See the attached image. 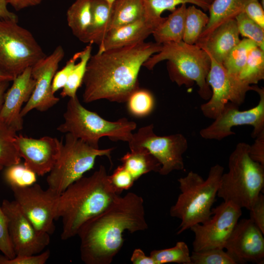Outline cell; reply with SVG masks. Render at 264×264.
Returning <instances> with one entry per match:
<instances>
[{"mask_svg":"<svg viewBox=\"0 0 264 264\" xmlns=\"http://www.w3.org/2000/svg\"><path fill=\"white\" fill-rule=\"evenodd\" d=\"M161 47L155 42H142L91 55L83 82V102L106 99L126 102L140 88L138 77L141 67Z\"/></svg>","mask_w":264,"mask_h":264,"instance_id":"6da1fadb","label":"cell"},{"mask_svg":"<svg viewBox=\"0 0 264 264\" xmlns=\"http://www.w3.org/2000/svg\"><path fill=\"white\" fill-rule=\"evenodd\" d=\"M148 228L142 197L133 192L118 196L79 229L81 259L86 264H110L123 245L125 231L133 233Z\"/></svg>","mask_w":264,"mask_h":264,"instance_id":"7a4b0ae2","label":"cell"},{"mask_svg":"<svg viewBox=\"0 0 264 264\" xmlns=\"http://www.w3.org/2000/svg\"><path fill=\"white\" fill-rule=\"evenodd\" d=\"M118 194L103 165L90 176L71 184L60 195L56 207L55 220L62 221L61 239L77 235L81 226L104 211Z\"/></svg>","mask_w":264,"mask_h":264,"instance_id":"3957f363","label":"cell"},{"mask_svg":"<svg viewBox=\"0 0 264 264\" xmlns=\"http://www.w3.org/2000/svg\"><path fill=\"white\" fill-rule=\"evenodd\" d=\"M223 173L224 167L217 164L210 168L205 179L193 171L177 179L180 193L170 210L171 217L181 220L177 235L211 217L212 207Z\"/></svg>","mask_w":264,"mask_h":264,"instance_id":"277c9868","label":"cell"},{"mask_svg":"<svg viewBox=\"0 0 264 264\" xmlns=\"http://www.w3.org/2000/svg\"><path fill=\"white\" fill-rule=\"evenodd\" d=\"M164 60L168 61L167 70L172 82L179 87L184 85L187 88L196 83L200 97L204 100L209 99L212 92L207 78L211 60L205 50L183 41L165 44L143 66L152 70L158 63Z\"/></svg>","mask_w":264,"mask_h":264,"instance_id":"5b68a950","label":"cell"},{"mask_svg":"<svg viewBox=\"0 0 264 264\" xmlns=\"http://www.w3.org/2000/svg\"><path fill=\"white\" fill-rule=\"evenodd\" d=\"M249 144H237L230 154L228 172L222 174L217 196L249 210L264 186V166L253 160Z\"/></svg>","mask_w":264,"mask_h":264,"instance_id":"8992f818","label":"cell"},{"mask_svg":"<svg viewBox=\"0 0 264 264\" xmlns=\"http://www.w3.org/2000/svg\"><path fill=\"white\" fill-rule=\"evenodd\" d=\"M63 118L64 121L57 131L70 133L95 148H99V141L105 136L112 141L129 142L137 126L135 122L124 117L116 121L104 119L85 108L77 96L69 98Z\"/></svg>","mask_w":264,"mask_h":264,"instance_id":"52a82bcc","label":"cell"},{"mask_svg":"<svg viewBox=\"0 0 264 264\" xmlns=\"http://www.w3.org/2000/svg\"><path fill=\"white\" fill-rule=\"evenodd\" d=\"M114 148H95L66 133L59 157L46 177L48 188L60 195L71 184L93 168L98 156H105L111 163Z\"/></svg>","mask_w":264,"mask_h":264,"instance_id":"ba28073f","label":"cell"},{"mask_svg":"<svg viewBox=\"0 0 264 264\" xmlns=\"http://www.w3.org/2000/svg\"><path fill=\"white\" fill-rule=\"evenodd\" d=\"M18 22L0 19V69L14 78L46 55Z\"/></svg>","mask_w":264,"mask_h":264,"instance_id":"9c48e42d","label":"cell"},{"mask_svg":"<svg viewBox=\"0 0 264 264\" xmlns=\"http://www.w3.org/2000/svg\"><path fill=\"white\" fill-rule=\"evenodd\" d=\"M154 125L142 127L132 133L128 142L130 150L138 148L147 149L160 163L159 174L166 176L174 171L184 170L183 154L188 147L184 135L176 133L159 136L154 131Z\"/></svg>","mask_w":264,"mask_h":264,"instance_id":"30bf717a","label":"cell"},{"mask_svg":"<svg viewBox=\"0 0 264 264\" xmlns=\"http://www.w3.org/2000/svg\"><path fill=\"white\" fill-rule=\"evenodd\" d=\"M206 52L211 60L207 81L212 93L208 101L201 105L200 110L206 117L214 119L228 102L238 106L242 105L246 92L255 91L256 86H251L230 74L221 63Z\"/></svg>","mask_w":264,"mask_h":264,"instance_id":"8fae6325","label":"cell"},{"mask_svg":"<svg viewBox=\"0 0 264 264\" xmlns=\"http://www.w3.org/2000/svg\"><path fill=\"white\" fill-rule=\"evenodd\" d=\"M209 220L190 229L194 234L193 251L222 248L242 215V208L231 202L223 201L212 208Z\"/></svg>","mask_w":264,"mask_h":264,"instance_id":"7c38bea8","label":"cell"},{"mask_svg":"<svg viewBox=\"0 0 264 264\" xmlns=\"http://www.w3.org/2000/svg\"><path fill=\"white\" fill-rule=\"evenodd\" d=\"M255 91L260 96L256 106L240 110L239 106L228 102L214 122L200 131L201 137L206 139L221 140L235 134L232 131L233 127L242 125L253 127L251 136L253 138L264 132V89L256 86Z\"/></svg>","mask_w":264,"mask_h":264,"instance_id":"4fadbf2b","label":"cell"},{"mask_svg":"<svg viewBox=\"0 0 264 264\" xmlns=\"http://www.w3.org/2000/svg\"><path fill=\"white\" fill-rule=\"evenodd\" d=\"M11 189L15 200L36 229L41 233L53 234L60 195L49 188L44 190L36 183L29 186Z\"/></svg>","mask_w":264,"mask_h":264,"instance_id":"5bb4252c","label":"cell"},{"mask_svg":"<svg viewBox=\"0 0 264 264\" xmlns=\"http://www.w3.org/2000/svg\"><path fill=\"white\" fill-rule=\"evenodd\" d=\"M1 205L7 219L9 235L16 256L43 252L50 243V235L38 231L15 200L4 199Z\"/></svg>","mask_w":264,"mask_h":264,"instance_id":"9a60e30c","label":"cell"},{"mask_svg":"<svg viewBox=\"0 0 264 264\" xmlns=\"http://www.w3.org/2000/svg\"><path fill=\"white\" fill-rule=\"evenodd\" d=\"M65 54L63 47L59 45L49 56L31 67V76L36 84L30 98L22 109V117L33 110L45 111L59 102L60 98L52 91V83Z\"/></svg>","mask_w":264,"mask_h":264,"instance_id":"2e32d148","label":"cell"},{"mask_svg":"<svg viewBox=\"0 0 264 264\" xmlns=\"http://www.w3.org/2000/svg\"><path fill=\"white\" fill-rule=\"evenodd\" d=\"M15 142L21 157L24 159L23 164L37 175L43 176L49 173L56 163L63 140L49 136L34 138L19 134Z\"/></svg>","mask_w":264,"mask_h":264,"instance_id":"e0dca14e","label":"cell"},{"mask_svg":"<svg viewBox=\"0 0 264 264\" xmlns=\"http://www.w3.org/2000/svg\"><path fill=\"white\" fill-rule=\"evenodd\" d=\"M264 234L249 219L238 221L224 248L239 264L247 262L259 264L264 261Z\"/></svg>","mask_w":264,"mask_h":264,"instance_id":"ac0fdd59","label":"cell"},{"mask_svg":"<svg viewBox=\"0 0 264 264\" xmlns=\"http://www.w3.org/2000/svg\"><path fill=\"white\" fill-rule=\"evenodd\" d=\"M12 81L4 95L0 110V121L18 132L23 128L22 106L29 100L36 84L31 76V67L26 68Z\"/></svg>","mask_w":264,"mask_h":264,"instance_id":"d6986e66","label":"cell"},{"mask_svg":"<svg viewBox=\"0 0 264 264\" xmlns=\"http://www.w3.org/2000/svg\"><path fill=\"white\" fill-rule=\"evenodd\" d=\"M156 27L144 17L132 22L110 29L99 46L97 53L144 42Z\"/></svg>","mask_w":264,"mask_h":264,"instance_id":"ffe728a7","label":"cell"},{"mask_svg":"<svg viewBox=\"0 0 264 264\" xmlns=\"http://www.w3.org/2000/svg\"><path fill=\"white\" fill-rule=\"evenodd\" d=\"M240 41L234 19L220 25L205 42L198 46L206 51L217 62L222 64L229 53Z\"/></svg>","mask_w":264,"mask_h":264,"instance_id":"44dd1931","label":"cell"},{"mask_svg":"<svg viewBox=\"0 0 264 264\" xmlns=\"http://www.w3.org/2000/svg\"><path fill=\"white\" fill-rule=\"evenodd\" d=\"M251 0H214L208 9L209 22L195 44H202L217 27L228 20L234 19L243 12L245 6Z\"/></svg>","mask_w":264,"mask_h":264,"instance_id":"7402d4cb","label":"cell"},{"mask_svg":"<svg viewBox=\"0 0 264 264\" xmlns=\"http://www.w3.org/2000/svg\"><path fill=\"white\" fill-rule=\"evenodd\" d=\"M186 4H182L154 30L155 42L160 44L182 41L186 12Z\"/></svg>","mask_w":264,"mask_h":264,"instance_id":"603a6c76","label":"cell"},{"mask_svg":"<svg viewBox=\"0 0 264 264\" xmlns=\"http://www.w3.org/2000/svg\"><path fill=\"white\" fill-rule=\"evenodd\" d=\"M130 151L120 158V161L135 181L150 172L159 173L161 164L147 149L138 148Z\"/></svg>","mask_w":264,"mask_h":264,"instance_id":"cb8c5ba5","label":"cell"},{"mask_svg":"<svg viewBox=\"0 0 264 264\" xmlns=\"http://www.w3.org/2000/svg\"><path fill=\"white\" fill-rule=\"evenodd\" d=\"M91 20L87 43L99 46L110 29L111 7L104 0H91Z\"/></svg>","mask_w":264,"mask_h":264,"instance_id":"d4e9b609","label":"cell"},{"mask_svg":"<svg viewBox=\"0 0 264 264\" xmlns=\"http://www.w3.org/2000/svg\"><path fill=\"white\" fill-rule=\"evenodd\" d=\"M91 0H76L66 12L68 27L81 42L87 43L91 20Z\"/></svg>","mask_w":264,"mask_h":264,"instance_id":"484cf974","label":"cell"},{"mask_svg":"<svg viewBox=\"0 0 264 264\" xmlns=\"http://www.w3.org/2000/svg\"><path fill=\"white\" fill-rule=\"evenodd\" d=\"M144 17L157 26L165 19L161 14L166 10L173 11L176 6L190 3L197 5L204 11L208 10L210 4L203 0H142Z\"/></svg>","mask_w":264,"mask_h":264,"instance_id":"4316f807","label":"cell"},{"mask_svg":"<svg viewBox=\"0 0 264 264\" xmlns=\"http://www.w3.org/2000/svg\"><path fill=\"white\" fill-rule=\"evenodd\" d=\"M144 17L142 0H115L111 7L110 29Z\"/></svg>","mask_w":264,"mask_h":264,"instance_id":"83f0119b","label":"cell"},{"mask_svg":"<svg viewBox=\"0 0 264 264\" xmlns=\"http://www.w3.org/2000/svg\"><path fill=\"white\" fill-rule=\"evenodd\" d=\"M209 16L195 5L187 7L182 41L195 44L209 22Z\"/></svg>","mask_w":264,"mask_h":264,"instance_id":"f1b7e54d","label":"cell"},{"mask_svg":"<svg viewBox=\"0 0 264 264\" xmlns=\"http://www.w3.org/2000/svg\"><path fill=\"white\" fill-rule=\"evenodd\" d=\"M92 44H89L78 52L79 59L71 71L67 82L60 94L62 97L73 98L77 96L78 88L83 84L88 61L91 56Z\"/></svg>","mask_w":264,"mask_h":264,"instance_id":"f546056e","label":"cell"},{"mask_svg":"<svg viewBox=\"0 0 264 264\" xmlns=\"http://www.w3.org/2000/svg\"><path fill=\"white\" fill-rule=\"evenodd\" d=\"M17 132L0 121V165L6 167L21 163L15 144Z\"/></svg>","mask_w":264,"mask_h":264,"instance_id":"4dcf8cb0","label":"cell"},{"mask_svg":"<svg viewBox=\"0 0 264 264\" xmlns=\"http://www.w3.org/2000/svg\"><path fill=\"white\" fill-rule=\"evenodd\" d=\"M256 46L253 41L243 38L231 50L222 64L230 74L239 78L250 51Z\"/></svg>","mask_w":264,"mask_h":264,"instance_id":"1f68e13d","label":"cell"},{"mask_svg":"<svg viewBox=\"0 0 264 264\" xmlns=\"http://www.w3.org/2000/svg\"><path fill=\"white\" fill-rule=\"evenodd\" d=\"M239 78L249 85L264 79V50L256 46L250 51Z\"/></svg>","mask_w":264,"mask_h":264,"instance_id":"d6a6232c","label":"cell"},{"mask_svg":"<svg viewBox=\"0 0 264 264\" xmlns=\"http://www.w3.org/2000/svg\"><path fill=\"white\" fill-rule=\"evenodd\" d=\"M150 256L154 260L156 264L170 263L191 264L189 249L184 242H178L174 246L171 248L152 250Z\"/></svg>","mask_w":264,"mask_h":264,"instance_id":"836d02e7","label":"cell"},{"mask_svg":"<svg viewBox=\"0 0 264 264\" xmlns=\"http://www.w3.org/2000/svg\"><path fill=\"white\" fill-rule=\"evenodd\" d=\"M129 113L136 117H143L149 115L154 107V99L148 90L139 88L129 97L127 101Z\"/></svg>","mask_w":264,"mask_h":264,"instance_id":"e575fe53","label":"cell"},{"mask_svg":"<svg viewBox=\"0 0 264 264\" xmlns=\"http://www.w3.org/2000/svg\"><path fill=\"white\" fill-rule=\"evenodd\" d=\"M4 179L11 187L31 186L36 183L37 175L21 163L5 167Z\"/></svg>","mask_w":264,"mask_h":264,"instance_id":"d590c367","label":"cell"},{"mask_svg":"<svg viewBox=\"0 0 264 264\" xmlns=\"http://www.w3.org/2000/svg\"><path fill=\"white\" fill-rule=\"evenodd\" d=\"M222 248H214L193 251L191 264H237L238 260Z\"/></svg>","mask_w":264,"mask_h":264,"instance_id":"8d00e7d4","label":"cell"},{"mask_svg":"<svg viewBox=\"0 0 264 264\" xmlns=\"http://www.w3.org/2000/svg\"><path fill=\"white\" fill-rule=\"evenodd\" d=\"M240 35L256 44L264 50V28L242 12L235 18Z\"/></svg>","mask_w":264,"mask_h":264,"instance_id":"74e56055","label":"cell"},{"mask_svg":"<svg viewBox=\"0 0 264 264\" xmlns=\"http://www.w3.org/2000/svg\"><path fill=\"white\" fill-rule=\"evenodd\" d=\"M50 256L49 249L37 254L16 256L13 258L0 255V264H44Z\"/></svg>","mask_w":264,"mask_h":264,"instance_id":"f35d334b","label":"cell"},{"mask_svg":"<svg viewBox=\"0 0 264 264\" xmlns=\"http://www.w3.org/2000/svg\"><path fill=\"white\" fill-rule=\"evenodd\" d=\"M109 178L118 194L129 189L135 181L130 172L122 165L115 169L112 175L109 176Z\"/></svg>","mask_w":264,"mask_h":264,"instance_id":"ab89813d","label":"cell"},{"mask_svg":"<svg viewBox=\"0 0 264 264\" xmlns=\"http://www.w3.org/2000/svg\"><path fill=\"white\" fill-rule=\"evenodd\" d=\"M0 251L8 258L16 256L8 229L7 218L0 204Z\"/></svg>","mask_w":264,"mask_h":264,"instance_id":"60d3db41","label":"cell"},{"mask_svg":"<svg viewBox=\"0 0 264 264\" xmlns=\"http://www.w3.org/2000/svg\"><path fill=\"white\" fill-rule=\"evenodd\" d=\"M78 58V52L66 62L62 69L56 72L52 83V91L54 94L64 88Z\"/></svg>","mask_w":264,"mask_h":264,"instance_id":"b9f144b4","label":"cell"},{"mask_svg":"<svg viewBox=\"0 0 264 264\" xmlns=\"http://www.w3.org/2000/svg\"><path fill=\"white\" fill-rule=\"evenodd\" d=\"M250 219L264 234V196L260 194L249 210Z\"/></svg>","mask_w":264,"mask_h":264,"instance_id":"7bdbcfd3","label":"cell"},{"mask_svg":"<svg viewBox=\"0 0 264 264\" xmlns=\"http://www.w3.org/2000/svg\"><path fill=\"white\" fill-rule=\"evenodd\" d=\"M243 12L251 19L264 28V11L259 0H252L245 6Z\"/></svg>","mask_w":264,"mask_h":264,"instance_id":"ee69618b","label":"cell"},{"mask_svg":"<svg viewBox=\"0 0 264 264\" xmlns=\"http://www.w3.org/2000/svg\"><path fill=\"white\" fill-rule=\"evenodd\" d=\"M255 138L253 144L249 145V156L253 160L264 166V132Z\"/></svg>","mask_w":264,"mask_h":264,"instance_id":"f6af8a7d","label":"cell"},{"mask_svg":"<svg viewBox=\"0 0 264 264\" xmlns=\"http://www.w3.org/2000/svg\"><path fill=\"white\" fill-rule=\"evenodd\" d=\"M130 259L133 264H156L154 260L150 256L146 255L140 248L133 250Z\"/></svg>","mask_w":264,"mask_h":264,"instance_id":"bcb514c9","label":"cell"},{"mask_svg":"<svg viewBox=\"0 0 264 264\" xmlns=\"http://www.w3.org/2000/svg\"><path fill=\"white\" fill-rule=\"evenodd\" d=\"M43 0H7L16 11H19L25 8L34 6L40 4Z\"/></svg>","mask_w":264,"mask_h":264,"instance_id":"7dc6e473","label":"cell"},{"mask_svg":"<svg viewBox=\"0 0 264 264\" xmlns=\"http://www.w3.org/2000/svg\"><path fill=\"white\" fill-rule=\"evenodd\" d=\"M7 0H0V19L18 22V17L7 8Z\"/></svg>","mask_w":264,"mask_h":264,"instance_id":"c3c4849f","label":"cell"},{"mask_svg":"<svg viewBox=\"0 0 264 264\" xmlns=\"http://www.w3.org/2000/svg\"><path fill=\"white\" fill-rule=\"evenodd\" d=\"M9 81H0V110H1L5 94L9 88Z\"/></svg>","mask_w":264,"mask_h":264,"instance_id":"681fc988","label":"cell"},{"mask_svg":"<svg viewBox=\"0 0 264 264\" xmlns=\"http://www.w3.org/2000/svg\"><path fill=\"white\" fill-rule=\"evenodd\" d=\"M14 78L10 75L4 73L0 69V81H12Z\"/></svg>","mask_w":264,"mask_h":264,"instance_id":"f907efd6","label":"cell"},{"mask_svg":"<svg viewBox=\"0 0 264 264\" xmlns=\"http://www.w3.org/2000/svg\"><path fill=\"white\" fill-rule=\"evenodd\" d=\"M105 0L109 5V6L111 7L112 4H113V2L115 1V0Z\"/></svg>","mask_w":264,"mask_h":264,"instance_id":"816d5d0a","label":"cell"},{"mask_svg":"<svg viewBox=\"0 0 264 264\" xmlns=\"http://www.w3.org/2000/svg\"><path fill=\"white\" fill-rule=\"evenodd\" d=\"M203 0L206 2L207 3H208V4L210 5L214 0Z\"/></svg>","mask_w":264,"mask_h":264,"instance_id":"f5cc1de1","label":"cell"},{"mask_svg":"<svg viewBox=\"0 0 264 264\" xmlns=\"http://www.w3.org/2000/svg\"><path fill=\"white\" fill-rule=\"evenodd\" d=\"M3 167H3V166L0 165V171H1L2 170V169L3 168Z\"/></svg>","mask_w":264,"mask_h":264,"instance_id":"db71d44e","label":"cell"}]
</instances>
